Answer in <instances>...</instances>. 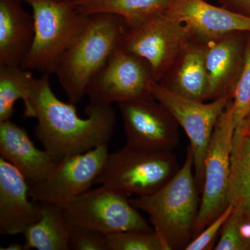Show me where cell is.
<instances>
[{
    "label": "cell",
    "instance_id": "obj_1",
    "mask_svg": "<svg viewBox=\"0 0 250 250\" xmlns=\"http://www.w3.org/2000/svg\"><path fill=\"white\" fill-rule=\"evenodd\" d=\"M24 106V116L37 120L36 137L58 160L108 145L114 133L116 116L112 105L89 103L86 118H80L74 104L56 96L48 74L34 81Z\"/></svg>",
    "mask_w": 250,
    "mask_h": 250
},
{
    "label": "cell",
    "instance_id": "obj_2",
    "mask_svg": "<svg viewBox=\"0 0 250 250\" xmlns=\"http://www.w3.org/2000/svg\"><path fill=\"white\" fill-rule=\"evenodd\" d=\"M200 192L188 146L183 166L165 186L152 195L130 198V202L149 215L166 250H186L193 238Z\"/></svg>",
    "mask_w": 250,
    "mask_h": 250
},
{
    "label": "cell",
    "instance_id": "obj_3",
    "mask_svg": "<svg viewBox=\"0 0 250 250\" xmlns=\"http://www.w3.org/2000/svg\"><path fill=\"white\" fill-rule=\"evenodd\" d=\"M128 29L115 15L90 16L83 31L59 61L55 74L69 103H80L88 85L118 49Z\"/></svg>",
    "mask_w": 250,
    "mask_h": 250
},
{
    "label": "cell",
    "instance_id": "obj_4",
    "mask_svg": "<svg viewBox=\"0 0 250 250\" xmlns=\"http://www.w3.org/2000/svg\"><path fill=\"white\" fill-rule=\"evenodd\" d=\"M24 1L32 9L34 39L21 67L54 74L59 61L84 29L90 16L80 13L72 0Z\"/></svg>",
    "mask_w": 250,
    "mask_h": 250
},
{
    "label": "cell",
    "instance_id": "obj_5",
    "mask_svg": "<svg viewBox=\"0 0 250 250\" xmlns=\"http://www.w3.org/2000/svg\"><path fill=\"white\" fill-rule=\"evenodd\" d=\"M179 168L172 152L125 145L120 150L108 153L94 184L111 188L129 197L147 196L165 186Z\"/></svg>",
    "mask_w": 250,
    "mask_h": 250
},
{
    "label": "cell",
    "instance_id": "obj_6",
    "mask_svg": "<svg viewBox=\"0 0 250 250\" xmlns=\"http://www.w3.org/2000/svg\"><path fill=\"white\" fill-rule=\"evenodd\" d=\"M149 91L154 100L170 112L188 137L189 146L193 156L195 179L199 190L202 192L208 144L218 118L231 100V95L205 103L184 97L154 80L149 85Z\"/></svg>",
    "mask_w": 250,
    "mask_h": 250
},
{
    "label": "cell",
    "instance_id": "obj_7",
    "mask_svg": "<svg viewBox=\"0 0 250 250\" xmlns=\"http://www.w3.org/2000/svg\"><path fill=\"white\" fill-rule=\"evenodd\" d=\"M192 37L185 24L164 12L128 27L119 47L145 59L150 65L154 81L161 82Z\"/></svg>",
    "mask_w": 250,
    "mask_h": 250
},
{
    "label": "cell",
    "instance_id": "obj_8",
    "mask_svg": "<svg viewBox=\"0 0 250 250\" xmlns=\"http://www.w3.org/2000/svg\"><path fill=\"white\" fill-rule=\"evenodd\" d=\"M234 131L231 100L215 124L206 154L202 197L193 238L229 205L230 161Z\"/></svg>",
    "mask_w": 250,
    "mask_h": 250
},
{
    "label": "cell",
    "instance_id": "obj_9",
    "mask_svg": "<svg viewBox=\"0 0 250 250\" xmlns=\"http://www.w3.org/2000/svg\"><path fill=\"white\" fill-rule=\"evenodd\" d=\"M62 208L70 225L88 227L106 235L154 230L129 197L105 186L87 190Z\"/></svg>",
    "mask_w": 250,
    "mask_h": 250
},
{
    "label": "cell",
    "instance_id": "obj_10",
    "mask_svg": "<svg viewBox=\"0 0 250 250\" xmlns=\"http://www.w3.org/2000/svg\"><path fill=\"white\" fill-rule=\"evenodd\" d=\"M153 77L145 59L117 49L86 90L90 103L111 105L125 102L154 100L149 91Z\"/></svg>",
    "mask_w": 250,
    "mask_h": 250
},
{
    "label": "cell",
    "instance_id": "obj_11",
    "mask_svg": "<svg viewBox=\"0 0 250 250\" xmlns=\"http://www.w3.org/2000/svg\"><path fill=\"white\" fill-rule=\"evenodd\" d=\"M108 147V144L102 145L62 158L45 180L29 187V197L40 203L65 207L95 183L107 157Z\"/></svg>",
    "mask_w": 250,
    "mask_h": 250
},
{
    "label": "cell",
    "instance_id": "obj_12",
    "mask_svg": "<svg viewBox=\"0 0 250 250\" xmlns=\"http://www.w3.org/2000/svg\"><path fill=\"white\" fill-rule=\"evenodd\" d=\"M127 146L172 152L179 143V125L156 100L118 103Z\"/></svg>",
    "mask_w": 250,
    "mask_h": 250
},
{
    "label": "cell",
    "instance_id": "obj_13",
    "mask_svg": "<svg viewBox=\"0 0 250 250\" xmlns=\"http://www.w3.org/2000/svg\"><path fill=\"white\" fill-rule=\"evenodd\" d=\"M166 13L205 42L231 33H250V18L207 0H174Z\"/></svg>",
    "mask_w": 250,
    "mask_h": 250
},
{
    "label": "cell",
    "instance_id": "obj_14",
    "mask_svg": "<svg viewBox=\"0 0 250 250\" xmlns=\"http://www.w3.org/2000/svg\"><path fill=\"white\" fill-rule=\"evenodd\" d=\"M29 186L19 170L0 158V233H23L41 215L40 202L29 200Z\"/></svg>",
    "mask_w": 250,
    "mask_h": 250
},
{
    "label": "cell",
    "instance_id": "obj_15",
    "mask_svg": "<svg viewBox=\"0 0 250 250\" xmlns=\"http://www.w3.org/2000/svg\"><path fill=\"white\" fill-rule=\"evenodd\" d=\"M250 33L233 32L205 42L207 100L231 95L239 78Z\"/></svg>",
    "mask_w": 250,
    "mask_h": 250
},
{
    "label": "cell",
    "instance_id": "obj_16",
    "mask_svg": "<svg viewBox=\"0 0 250 250\" xmlns=\"http://www.w3.org/2000/svg\"><path fill=\"white\" fill-rule=\"evenodd\" d=\"M0 154L24 175L30 187L45 180L60 161L36 147L26 130L10 120L0 123Z\"/></svg>",
    "mask_w": 250,
    "mask_h": 250
},
{
    "label": "cell",
    "instance_id": "obj_17",
    "mask_svg": "<svg viewBox=\"0 0 250 250\" xmlns=\"http://www.w3.org/2000/svg\"><path fill=\"white\" fill-rule=\"evenodd\" d=\"M34 39L33 15L14 0H0V65L21 66Z\"/></svg>",
    "mask_w": 250,
    "mask_h": 250
},
{
    "label": "cell",
    "instance_id": "obj_18",
    "mask_svg": "<svg viewBox=\"0 0 250 250\" xmlns=\"http://www.w3.org/2000/svg\"><path fill=\"white\" fill-rule=\"evenodd\" d=\"M41 204V218L23 233L26 250H69L70 224L62 207Z\"/></svg>",
    "mask_w": 250,
    "mask_h": 250
},
{
    "label": "cell",
    "instance_id": "obj_19",
    "mask_svg": "<svg viewBox=\"0 0 250 250\" xmlns=\"http://www.w3.org/2000/svg\"><path fill=\"white\" fill-rule=\"evenodd\" d=\"M174 0H72L76 9L86 16L112 14L123 18L128 27L141 24L166 12Z\"/></svg>",
    "mask_w": 250,
    "mask_h": 250
},
{
    "label": "cell",
    "instance_id": "obj_20",
    "mask_svg": "<svg viewBox=\"0 0 250 250\" xmlns=\"http://www.w3.org/2000/svg\"><path fill=\"white\" fill-rule=\"evenodd\" d=\"M171 90L198 101L207 100L208 78L205 65V44H192L186 47L176 62Z\"/></svg>",
    "mask_w": 250,
    "mask_h": 250
},
{
    "label": "cell",
    "instance_id": "obj_21",
    "mask_svg": "<svg viewBox=\"0 0 250 250\" xmlns=\"http://www.w3.org/2000/svg\"><path fill=\"white\" fill-rule=\"evenodd\" d=\"M229 205L234 210L250 205V132L240 126L235 129L231 148Z\"/></svg>",
    "mask_w": 250,
    "mask_h": 250
},
{
    "label": "cell",
    "instance_id": "obj_22",
    "mask_svg": "<svg viewBox=\"0 0 250 250\" xmlns=\"http://www.w3.org/2000/svg\"><path fill=\"white\" fill-rule=\"evenodd\" d=\"M35 80L31 70L0 65V123L11 119L18 100H22L24 105L27 103Z\"/></svg>",
    "mask_w": 250,
    "mask_h": 250
},
{
    "label": "cell",
    "instance_id": "obj_23",
    "mask_svg": "<svg viewBox=\"0 0 250 250\" xmlns=\"http://www.w3.org/2000/svg\"><path fill=\"white\" fill-rule=\"evenodd\" d=\"M107 237L109 250H166L154 230L123 231Z\"/></svg>",
    "mask_w": 250,
    "mask_h": 250
},
{
    "label": "cell",
    "instance_id": "obj_24",
    "mask_svg": "<svg viewBox=\"0 0 250 250\" xmlns=\"http://www.w3.org/2000/svg\"><path fill=\"white\" fill-rule=\"evenodd\" d=\"M231 103L236 129L250 110V33L247 40L243 68L233 91Z\"/></svg>",
    "mask_w": 250,
    "mask_h": 250
},
{
    "label": "cell",
    "instance_id": "obj_25",
    "mask_svg": "<svg viewBox=\"0 0 250 250\" xmlns=\"http://www.w3.org/2000/svg\"><path fill=\"white\" fill-rule=\"evenodd\" d=\"M215 250H250V240L246 236L241 214L236 210L224 224Z\"/></svg>",
    "mask_w": 250,
    "mask_h": 250
},
{
    "label": "cell",
    "instance_id": "obj_26",
    "mask_svg": "<svg viewBox=\"0 0 250 250\" xmlns=\"http://www.w3.org/2000/svg\"><path fill=\"white\" fill-rule=\"evenodd\" d=\"M69 250H109L107 235L95 229L70 225Z\"/></svg>",
    "mask_w": 250,
    "mask_h": 250
},
{
    "label": "cell",
    "instance_id": "obj_27",
    "mask_svg": "<svg viewBox=\"0 0 250 250\" xmlns=\"http://www.w3.org/2000/svg\"><path fill=\"white\" fill-rule=\"evenodd\" d=\"M233 208L229 205L228 208L215 220L199 233L190 242L186 250H208L214 246L215 240L220 233L224 224L227 221L230 215L232 213Z\"/></svg>",
    "mask_w": 250,
    "mask_h": 250
},
{
    "label": "cell",
    "instance_id": "obj_28",
    "mask_svg": "<svg viewBox=\"0 0 250 250\" xmlns=\"http://www.w3.org/2000/svg\"><path fill=\"white\" fill-rule=\"evenodd\" d=\"M221 6L250 18V0H218Z\"/></svg>",
    "mask_w": 250,
    "mask_h": 250
},
{
    "label": "cell",
    "instance_id": "obj_29",
    "mask_svg": "<svg viewBox=\"0 0 250 250\" xmlns=\"http://www.w3.org/2000/svg\"><path fill=\"white\" fill-rule=\"evenodd\" d=\"M236 211H238L241 213L242 217L244 219L245 221H246L250 227V205L248 206L246 208H245L244 209L236 210Z\"/></svg>",
    "mask_w": 250,
    "mask_h": 250
},
{
    "label": "cell",
    "instance_id": "obj_30",
    "mask_svg": "<svg viewBox=\"0 0 250 250\" xmlns=\"http://www.w3.org/2000/svg\"><path fill=\"white\" fill-rule=\"evenodd\" d=\"M1 250H26L24 245L18 243H12L5 248H1Z\"/></svg>",
    "mask_w": 250,
    "mask_h": 250
},
{
    "label": "cell",
    "instance_id": "obj_31",
    "mask_svg": "<svg viewBox=\"0 0 250 250\" xmlns=\"http://www.w3.org/2000/svg\"><path fill=\"white\" fill-rule=\"evenodd\" d=\"M239 126L250 132V111L248 112V114H247L246 118H244V120L242 121L241 124L238 125V126ZM238 126H237V127H238Z\"/></svg>",
    "mask_w": 250,
    "mask_h": 250
},
{
    "label": "cell",
    "instance_id": "obj_32",
    "mask_svg": "<svg viewBox=\"0 0 250 250\" xmlns=\"http://www.w3.org/2000/svg\"><path fill=\"white\" fill-rule=\"evenodd\" d=\"M207 1H208V0H207Z\"/></svg>",
    "mask_w": 250,
    "mask_h": 250
}]
</instances>
